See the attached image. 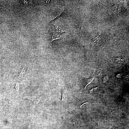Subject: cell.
I'll use <instances>...</instances> for the list:
<instances>
[{"instance_id":"cell-8","label":"cell","mask_w":129,"mask_h":129,"mask_svg":"<svg viewBox=\"0 0 129 129\" xmlns=\"http://www.w3.org/2000/svg\"><path fill=\"white\" fill-rule=\"evenodd\" d=\"M61 37L60 35L58 34H54L52 37V39L51 41V42H52L53 40H56L59 39Z\"/></svg>"},{"instance_id":"cell-4","label":"cell","mask_w":129,"mask_h":129,"mask_svg":"<svg viewBox=\"0 0 129 129\" xmlns=\"http://www.w3.org/2000/svg\"><path fill=\"white\" fill-rule=\"evenodd\" d=\"M117 111V109L113 108L110 107L108 108L107 111V119L109 116L113 112H115Z\"/></svg>"},{"instance_id":"cell-7","label":"cell","mask_w":129,"mask_h":129,"mask_svg":"<svg viewBox=\"0 0 129 129\" xmlns=\"http://www.w3.org/2000/svg\"><path fill=\"white\" fill-rule=\"evenodd\" d=\"M101 71L102 70L101 68H98L95 70L92 74L95 76H97L101 74Z\"/></svg>"},{"instance_id":"cell-11","label":"cell","mask_w":129,"mask_h":129,"mask_svg":"<svg viewBox=\"0 0 129 129\" xmlns=\"http://www.w3.org/2000/svg\"><path fill=\"white\" fill-rule=\"evenodd\" d=\"M56 29L57 32H63V30L61 29L60 27H59L58 26H57L56 27Z\"/></svg>"},{"instance_id":"cell-10","label":"cell","mask_w":129,"mask_h":129,"mask_svg":"<svg viewBox=\"0 0 129 129\" xmlns=\"http://www.w3.org/2000/svg\"><path fill=\"white\" fill-rule=\"evenodd\" d=\"M108 80L109 78L108 76H105L103 77V81L104 83H105Z\"/></svg>"},{"instance_id":"cell-9","label":"cell","mask_w":129,"mask_h":129,"mask_svg":"<svg viewBox=\"0 0 129 129\" xmlns=\"http://www.w3.org/2000/svg\"><path fill=\"white\" fill-rule=\"evenodd\" d=\"M99 86H97L96 87H94L91 89L90 90V93H93L95 91H96L98 87Z\"/></svg>"},{"instance_id":"cell-6","label":"cell","mask_w":129,"mask_h":129,"mask_svg":"<svg viewBox=\"0 0 129 129\" xmlns=\"http://www.w3.org/2000/svg\"><path fill=\"white\" fill-rule=\"evenodd\" d=\"M97 37L93 40L92 42V45L94 47L97 46L100 41V38H98Z\"/></svg>"},{"instance_id":"cell-5","label":"cell","mask_w":129,"mask_h":129,"mask_svg":"<svg viewBox=\"0 0 129 129\" xmlns=\"http://www.w3.org/2000/svg\"><path fill=\"white\" fill-rule=\"evenodd\" d=\"M95 77V76L92 74L89 78L87 80L86 84L85 87V88L88 85L91 83L94 79Z\"/></svg>"},{"instance_id":"cell-3","label":"cell","mask_w":129,"mask_h":129,"mask_svg":"<svg viewBox=\"0 0 129 129\" xmlns=\"http://www.w3.org/2000/svg\"><path fill=\"white\" fill-rule=\"evenodd\" d=\"M114 61L118 63H123L125 61L124 58L120 57H114L113 58Z\"/></svg>"},{"instance_id":"cell-2","label":"cell","mask_w":129,"mask_h":129,"mask_svg":"<svg viewBox=\"0 0 129 129\" xmlns=\"http://www.w3.org/2000/svg\"><path fill=\"white\" fill-rule=\"evenodd\" d=\"M69 96L68 92L64 89H62V101L64 102L66 101Z\"/></svg>"},{"instance_id":"cell-1","label":"cell","mask_w":129,"mask_h":129,"mask_svg":"<svg viewBox=\"0 0 129 129\" xmlns=\"http://www.w3.org/2000/svg\"><path fill=\"white\" fill-rule=\"evenodd\" d=\"M64 9H62L58 11H56L51 17L49 20V22L54 20L57 16H59L64 11Z\"/></svg>"}]
</instances>
